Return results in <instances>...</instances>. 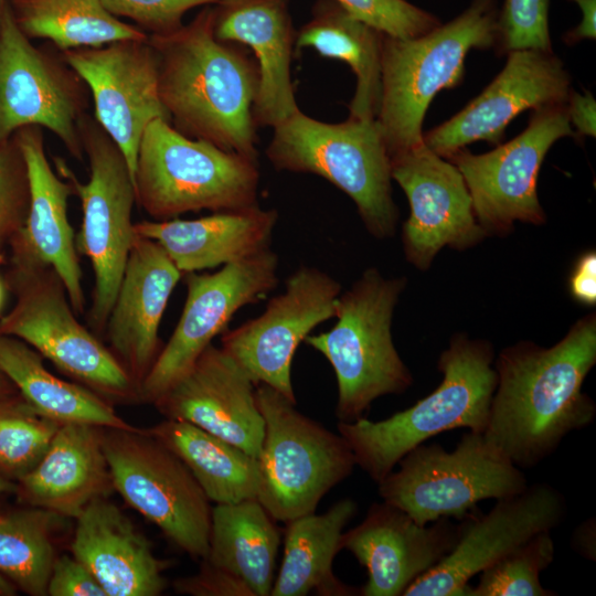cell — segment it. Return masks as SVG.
<instances>
[{
    "instance_id": "obj_1",
    "label": "cell",
    "mask_w": 596,
    "mask_h": 596,
    "mask_svg": "<svg viewBox=\"0 0 596 596\" xmlns=\"http://www.w3.org/2000/svg\"><path fill=\"white\" fill-rule=\"evenodd\" d=\"M596 363V317L577 320L551 348L531 341L502 350L486 441L519 468L550 456L572 432L590 425L594 401L583 383Z\"/></svg>"
},
{
    "instance_id": "obj_2",
    "label": "cell",
    "mask_w": 596,
    "mask_h": 596,
    "mask_svg": "<svg viewBox=\"0 0 596 596\" xmlns=\"http://www.w3.org/2000/svg\"><path fill=\"white\" fill-rule=\"evenodd\" d=\"M159 58V96L181 134L257 159L252 107L256 61L241 44L214 35V4L179 30L149 35Z\"/></svg>"
},
{
    "instance_id": "obj_3",
    "label": "cell",
    "mask_w": 596,
    "mask_h": 596,
    "mask_svg": "<svg viewBox=\"0 0 596 596\" xmlns=\"http://www.w3.org/2000/svg\"><path fill=\"white\" fill-rule=\"evenodd\" d=\"M493 362L489 342L456 334L439 356L443 380L429 395L383 421L339 422L356 466L377 483L403 456L438 434L455 428L482 434L498 382Z\"/></svg>"
},
{
    "instance_id": "obj_4",
    "label": "cell",
    "mask_w": 596,
    "mask_h": 596,
    "mask_svg": "<svg viewBox=\"0 0 596 596\" xmlns=\"http://www.w3.org/2000/svg\"><path fill=\"white\" fill-rule=\"evenodd\" d=\"M496 0H472L454 20L415 38L383 34L376 121L390 158L423 142V121L435 95L459 85L470 50L494 49Z\"/></svg>"
},
{
    "instance_id": "obj_5",
    "label": "cell",
    "mask_w": 596,
    "mask_h": 596,
    "mask_svg": "<svg viewBox=\"0 0 596 596\" xmlns=\"http://www.w3.org/2000/svg\"><path fill=\"white\" fill-rule=\"evenodd\" d=\"M273 129L266 156L276 170L322 177L351 198L372 236L394 235L391 158L375 118L328 124L299 109Z\"/></svg>"
},
{
    "instance_id": "obj_6",
    "label": "cell",
    "mask_w": 596,
    "mask_h": 596,
    "mask_svg": "<svg viewBox=\"0 0 596 596\" xmlns=\"http://www.w3.org/2000/svg\"><path fill=\"white\" fill-rule=\"evenodd\" d=\"M405 285V277L385 278L376 268L365 269L340 294L336 324L304 341L320 352L336 373L339 422L363 417L373 401L402 394L413 383L391 332L393 312Z\"/></svg>"
},
{
    "instance_id": "obj_7",
    "label": "cell",
    "mask_w": 596,
    "mask_h": 596,
    "mask_svg": "<svg viewBox=\"0 0 596 596\" xmlns=\"http://www.w3.org/2000/svg\"><path fill=\"white\" fill-rule=\"evenodd\" d=\"M136 201L151 217L236 210L257 204V159L190 138L156 118L141 137L134 172Z\"/></svg>"
},
{
    "instance_id": "obj_8",
    "label": "cell",
    "mask_w": 596,
    "mask_h": 596,
    "mask_svg": "<svg viewBox=\"0 0 596 596\" xmlns=\"http://www.w3.org/2000/svg\"><path fill=\"white\" fill-rule=\"evenodd\" d=\"M8 281L15 302L0 319V334L24 341L65 375L111 404L140 401L138 386L108 347L77 320L53 267L11 258Z\"/></svg>"
},
{
    "instance_id": "obj_9",
    "label": "cell",
    "mask_w": 596,
    "mask_h": 596,
    "mask_svg": "<svg viewBox=\"0 0 596 596\" xmlns=\"http://www.w3.org/2000/svg\"><path fill=\"white\" fill-rule=\"evenodd\" d=\"M255 398L265 423L257 500L275 521L287 523L315 512L352 473L355 458L339 433L299 412L273 387L256 385Z\"/></svg>"
},
{
    "instance_id": "obj_10",
    "label": "cell",
    "mask_w": 596,
    "mask_h": 596,
    "mask_svg": "<svg viewBox=\"0 0 596 596\" xmlns=\"http://www.w3.org/2000/svg\"><path fill=\"white\" fill-rule=\"evenodd\" d=\"M380 482L382 500L425 525L440 519L462 520L485 499H505L523 491V471L483 438L464 434L455 449L421 444Z\"/></svg>"
},
{
    "instance_id": "obj_11",
    "label": "cell",
    "mask_w": 596,
    "mask_h": 596,
    "mask_svg": "<svg viewBox=\"0 0 596 596\" xmlns=\"http://www.w3.org/2000/svg\"><path fill=\"white\" fill-rule=\"evenodd\" d=\"M79 129L89 164L88 181L81 182L61 158L53 160L81 200L83 219L75 244L89 259L94 272L87 322L92 331L100 336L135 237L131 213L137 201L127 160L116 142L89 113L82 118Z\"/></svg>"
},
{
    "instance_id": "obj_12",
    "label": "cell",
    "mask_w": 596,
    "mask_h": 596,
    "mask_svg": "<svg viewBox=\"0 0 596 596\" xmlns=\"http://www.w3.org/2000/svg\"><path fill=\"white\" fill-rule=\"evenodd\" d=\"M114 490L193 560L207 556L212 507L185 466L146 429L102 427Z\"/></svg>"
},
{
    "instance_id": "obj_13",
    "label": "cell",
    "mask_w": 596,
    "mask_h": 596,
    "mask_svg": "<svg viewBox=\"0 0 596 596\" xmlns=\"http://www.w3.org/2000/svg\"><path fill=\"white\" fill-rule=\"evenodd\" d=\"M89 89L49 42L35 46L17 26L9 3L0 17V142L25 126L51 130L67 152L83 160L79 123Z\"/></svg>"
},
{
    "instance_id": "obj_14",
    "label": "cell",
    "mask_w": 596,
    "mask_h": 596,
    "mask_svg": "<svg viewBox=\"0 0 596 596\" xmlns=\"http://www.w3.org/2000/svg\"><path fill=\"white\" fill-rule=\"evenodd\" d=\"M568 136L575 132L564 104L533 110L520 135L489 152L475 155L462 148L447 158L462 174L487 234H505L517 221L545 222L536 192L539 172L552 145Z\"/></svg>"
},
{
    "instance_id": "obj_15",
    "label": "cell",
    "mask_w": 596,
    "mask_h": 596,
    "mask_svg": "<svg viewBox=\"0 0 596 596\" xmlns=\"http://www.w3.org/2000/svg\"><path fill=\"white\" fill-rule=\"evenodd\" d=\"M277 269L278 256L268 248L215 273L184 274L187 299L181 317L139 386L140 401L153 404L180 380L236 311L277 286Z\"/></svg>"
},
{
    "instance_id": "obj_16",
    "label": "cell",
    "mask_w": 596,
    "mask_h": 596,
    "mask_svg": "<svg viewBox=\"0 0 596 596\" xmlns=\"http://www.w3.org/2000/svg\"><path fill=\"white\" fill-rule=\"evenodd\" d=\"M341 285L328 273L302 265L285 280L262 315L224 330L221 348L255 385L265 384L297 404L291 362L298 345L321 322L336 317Z\"/></svg>"
},
{
    "instance_id": "obj_17",
    "label": "cell",
    "mask_w": 596,
    "mask_h": 596,
    "mask_svg": "<svg viewBox=\"0 0 596 596\" xmlns=\"http://www.w3.org/2000/svg\"><path fill=\"white\" fill-rule=\"evenodd\" d=\"M565 514L564 496L547 483L526 486L515 496L497 500L485 515L465 518L453 550L403 596H467L473 576L534 535L551 532Z\"/></svg>"
},
{
    "instance_id": "obj_18",
    "label": "cell",
    "mask_w": 596,
    "mask_h": 596,
    "mask_svg": "<svg viewBox=\"0 0 596 596\" xmlns=\"http://www.w3.org/2000/svg\"><path fill=\"white\" fill-rule=\"evenodd\" d=\"M61 53L87 85L94 104L93 116L123 151L132 178L147 125L156 118L170 123L159 96L156 50L147 39Z\"/></svg>"
},
{
    "instance_id": "obj_19",
    "label": "cell",
    "mask_w": 596,
    "mask_h": 596,
    "mask_svg": "<svg viewBox=\"0 0 596 596\" xmlns=\"http://www.w3.org/2000/svg\"><path fill=\"white\" fill-rule=\"evenodd\" d=\"M391 175L409 202L402 241L406 259L418 269H427L443 247L465 249L487 235L460 171L424 142L391 157Z\"/></svg>"
},
{
    "instance_id": "obj_20",
    "label": "cell",
    "mask_w": 596,
    "mask_h": 596,
    "mask_svg": "<svg viewBox=\"0 0 596 596\" xmlns=\"http://www.w3.org/2000/svg\"><path fill=\"white\" fill-rule=\"evenodd\" d=\"M570 92V74L552 51L509 52L494 79L459 113L423 134V142L445 159L473 141L498 146L520 113L564 105Z\"/></svg>"
},
{
    "instance_id": "obj_21",
    "label": "cell",
    "mask_w": 596,
    "mask_h": 596,
    "mask_svg": "<svg viewBox=\"0 0 596 596\" xmlns=\"http://www.w3.org/2000/svg\"><path fill=\"white\" fill-rule=\"evenodd\" d=\"M255 389L245 371L211 343L153 405L166 418L191 423L258 458L265 423Z\"/></svg>"
},
{
    "instance_id": "obj_22",
    "label": "cell",
    "mask_w": 596,
    "mask_h": 596,
    "mask_svg": "<svg viewBox=\"0 0 596 596\" xmlns=\"http://www.w3.org/2000/svg\"><path fill=\"white\" fill-rule=\"evenodd\" d=\"M422 525L386 502L373 503L363 521L343 532L340 549L366 568L362 596H400L456 545L460 525L449 519Z\"/></svg>"
},
{
    "instance_id": "obj_23",
    "label": "cell",
    "mask_w": 596,
    "mask_h": 596,
    "mask_svg": "<svg viewBox=\"0 0 596 596\" xmlns=\"http://www.w3.org/2000/svg\"><path fill=\"white\" fill-rule=\"evenodd\" d=\"M181 277L159 243L135 233L104 334L138 390L162 349L160 322Z\"/></svg>"
},
{
    "instance_id": "obj_24",
    "label": "cell",
    "mask_w": 596,
    "mask_h": 596,
    "mask_svg": "<svg viewBox=\"0 0 596 596\" xmlns=\"http://www.w3.org/2000/svg\"><path fill=\"white\" fill-rule=\"evenodd\" d=\"M26 167L30 203L25 224L10 243L11 258L30 259L55 269L76 315L85 310L82 269L67 216L72 183L52 169L43 128L25 126L13 134Z\"/></svg>"
},
{
    "instance_id": "obj_25",
    "label": "cell",
    "mask_w": 596,
    "mask_h": 596,
    "mask_svg": "<svg viewBox=\"0 0 596 596\" xmlns=\"http://www.w3.org/2000/svg\"><path fill=\"white\" fill-rule=\"evenodd\" d=\"M214 35L254 52L259 86L252 115L257 128H274L299 110L290 73L297 31L288 0H221L214 4Z\"/></svg>"
},
{
    "instance_id": "obj_26",
    "label": "cell",
    "mask_w": 596,
    "mask_h": 596,
    "mask_svg": "<svg viewBox=\"0 0 596 596\" xmlns=\"http://www.w3.org/2000/svg\"><path fill=\"white\" fill-rule=\"evenodd\" d=\"M72 555L96 577L107 596H158L167 561L108 497L93 500L75 519Z\"/></svg>"
},
{
    "instance_id": "obj_27",
    "label": "cell",
    "mask_w": 596,
    "mask_h": 596,
    "mask_svg": "<svg viewBox=\"0 0 596 596\" xmlns=\"http://www.w3.org/2000/svg\"><path fill=\"white\" fill-rule=\"evenodd\" d=\"M17 491L29 505L72 519L93 500L108 497L114 487L102 426L63 423L41 460L18 481Z\"/></svg>"
},
{
    "instance_id": "obj_28",
    "label": "cell",
    "mask_w": 596,
    "mask_h": 596,
    "mask_svg": "<svg viewBox=\"0 0 596 596\" xmlns=\"http://www.w3.org/2000/svg\"><path fill=\"white\" fill-rule=\"evenodd\" d=\"M277 221L275 209H263L257 203L195 220L141 221L134 223V232L159 243L184 275L270 248Z\"/></svg>"
},
{
    "instance_id": "obj_29",
    "label": "cell",
    "mask_w": 596,
    "mask_h": 596,
    "mask_svg": "<svg viewBox=\"0 0 596 596\" xmlns=\"http://www.w3.org/2000/svg\"><path fill=\"white\" fill-rule=\"evenodd\" d=\"M356 511L354 500L342 499L322 514L312 512L288 521L284 557L270 595L305 596L311 590L321 596L360 595V589L341 582L332 571L343 529Z\"/></svg>"
},
{
    "instance_id": "obj_30",
    "label": "cell",
    "mask_w": 596,
    "mask_h": 596,
    "mask_svg": "<svg viewBox=\"0 0 596 596\" xmlns=\"http://www.w3.org/2000/svg\"><path fill=\"white\" fill-rule=\"evenodd\" d=\"M383 34L334 0H316L311 18L297 31L296 50L312 47L322 57L347 63L354 73L356 87L349 117L376 118Z\"/></svg>"
},
{
    "instance_id": "obj_31",
    "label": "cell",
    "mask_w": 596,
    "mask_h": 596,
    "mask_svg": "<svg viewBox=\"0 0 596 596\" xmlns=\"http://www.w3.org/2000/svg\"><path fill=\"white\" fill-rule=\"evenodd\" d=\"M279 544L275 520L257 498L212 507L204 560L241 578L254 596L270 595Z\"/></svg>"
},
{
    "instance_id": "obj_32",
    "label": "cell",
    "mask_w": 596,
    "mask_h": 596,
    "mask_svg": "<svg viewBox=\"0 0 596 596\" xmlns=\"http://www.w3.org/2000/svg\"><path fill=\"white\" fill-rule=\"evenodd\" d=\"M0 372L19 390L26 403L60 423L136 428L98 394L52 374L44 366L41 354L15 337L0 334Z\"/></svg>"
},
{
    "instance_id": "obj_33",
    "label": "cell",
    "mask_w": 596,
    "mask_h": 596,
    "mask_svg": "<svg viewBox=\"0 0 596 596\" xmlns=\"http://www.w3.org/2000/svg\"><path fill=\"white\" fill-rule=\"evenodd\" d=\"M146 430L185 464L210 501L223 504L257 498V458L184 421L166 418Z\"/></svg>"
},
{
    "instance_id": "obj_34",
    "label": "cell",
    "mask_w": 596,
    "mask_h": 596,
    "mask_svg": "<svg viewBox=\"0 0 596 596\" xmlns=\"http://www.w3.org/2000/svg\"><path fill=\"white\" fill-rule=\"evenodd\" d=\"M8 3L17 26L26 38L46 40L60 52L149 38L138 26L113 15L102 0H8Z\"/></svg>"
},
{
    "instance_id": "obj_35",
    "label": "cell",
    "mask_w": 596,
    "mask_h": 596,
    "mask_svg": "<svg viewBox=\"0 0 596 596\" xmlns=\"http://www.w3.org/2000/svg\"><path fill=\"white\" fill-rule=\"evenodd\" d=\"M61 518L33 507L0 513V573L29 595H47L57 557L54 532Z\"/></svg>"
},
{
    "instance_id": "obj_36",
    "label": "cell",
    "mask_w": 596,
    "mask_h": 596,
    "mask_svg": "<svg viewBox=\"0 0 596 596\" xmlns=\"http://www.w3.org/2000/svg\"><path fill=\"white\" fill-rule=\"evenodd\" d=\"M62 424L23 398H0V476L19 481L31 471Z\"/></svg>"
},
{
    "instance_id": "obj_37",
    "label": "cell",
    "mask_w": 596,
    "mask_h": 596,
    "mask_svg": "<svg viewBox=\"0 0 596 596\" xmlns=\"http://www.w3.org/2000/svg\"><path fill=\"white\" fill-rule=\"evenodd\" d=\"M550 531L541 532L480 573L467 596H555L541 585L540 574L554 560Z\"/></svg>"
},
{
    "instance_id": "obj_38",
    "label": "cell",
    "mask_w": 596,
    "mask_h": 596,
    "mask_svg": "<svg viewBox=\"0 0 596 596\" xmlns=\"http://www.w3.org/2000/svg\"><path fill=\"white\" fill-rule=\"evenodd\" d=\"M550 0H504L498 14L494 49L552 51L549 30Z\"/></svg>"
},
{
    "instance_id": "obj_39",
    "label": "cell",
    "mask_w": 596,
    "mask_h": 596,
    "mask_svg": "<svg viewBox=\"0 0 596 596\" xmlns=\"http://www.w3.org/2000/svg\"><path fill=\"white\" fill-rule=\"evenodd\" d=\"M29 203L26 167L12 136L0 142V253L23 228Z\"/></svg>"
},
{
    "instance_id": "obj_40",
    "label": "cell",
    "mask_w": 596,
    "mask_h": 596,
    "mask_svg": "<svg viewBox=\"0 0 596 596\" xmlns=\"http://www.w3.org/2000/svg\"><path fill=\"white\" fill-rule=\"evenodd\" d=\"M351 14L387 35L415 38L440 24L432 13L406 0H334Z\"/></svg>"
},
{
    "instance_id": "obj_41",
    "label": "cell",
    "mask_w": 596,
    "mask_h": 596,
    "mask_svg": "<svg viewBox=\"0 0 596 596\" xmlns=\"http://www.w3.org/2000/svg\"><path fill=\"white\" fill-rule=\"evenodd\" d=\"M221 0H102L116 18H127L148 35H166L183 25L184 14Z\"/></svg>"
},
{
    "instance_id": "obj_42",
    "label": "cell",
    "mask_w": 596,
    "mask_h": 596,
    "mask_svg": "<svg viewBox=\"0 0 596 596\" xmlns=\"http://www.w3.org/2000/svg\"><path fill=\"white\" fill-rule=\"evenodd\" d=\"M173 588L193 596H254L241 578L205 560L196 574L175 579Z\"/></svg>"
},
{
    "instance_id": "obj_43",
    "label": "cell",
    "mask_w": 596,
    "mask_h": 596,
    "mask_svg": "<svg viewBox=\"0 0 596 596\" xmlns=\"http://www.w3.org/2000/svg\"><path fill=\"white\" fill-rule=\"evenodd\" d=\"M46 593L50 596H107L91 571L68 554L56 557Z\"/></svg>"
},
{
    "instance_id": "obj_44",
    "label": "cell",
    "mask_w": 596,
    "mask_h": 596,
    "mask_svg": "<svg viewBox=\"0 0 596 596\" xmlns=\"http://www.w3.org/2000/svg\"><path fill=\"white\" fill-rule=\"evenodd\" d=\"M573 298L584 305L596 302V254L594 251L583 254L575 264L570 278Z\"/></svg>"
},
{
    "instance_id": "obj_45",
    "label": "cell",
    "mask_w": 596,
    "mask_h": 596,
    "mask_svg": "<svg viewBox=\"0 0 596 596\" xmlns=\"http://www.w3.org/2000/svg\"><path fill=\"white\" fill-rule=\"evenodd\" d=\"M566 111L571 126L573 125L576 129V137L596 136V102L589 92L579 94L571 89L566 100Z\"/></svg>"
},
{
    "instance_id": "obj_46",
    "label": "cell",
    "mask_w": 596,
    "mask_h": 596,
    "mask_svg": "<svg viewBox=\"0 0 596 596\" xmlns=\"http://www.w3.org/2000/svg\"><path fill=\"white\" fill-rule=\"evenodd\" d=\"M578 4L582 11L581 23L564 34L563 41L574 45L583 40L596 38V0H571Z\"/></svg>"
},
{
    "instance_id": "obj_47",
    "label": "cell",
    "mask_w": 596,
    "mask_h": 596,
    "mask_svg": "<svg viewBox=\"0 0 596 596\" xmlns=\"http://www.w3.org/2000/svg\"><path fill=\"white\" fill-rule=\"evenodd\" d=\"M595 530V519H589L579 524L572 536L573 549L592 561L596 558Z\"/></svg>"
},
{
    "instance_id": "obj_48",
    "label": "cell",
    "mask_w": 596,
    "mask_h": 596,
    "mask_svg": "<svg viewBox=\"0 0 596 596\" xmlns=\"http://www.w3.org/2000/svg\"><path fill=\"white\" fill-rule=\"evenodd\" d=\"M15 594V586L11 584L6 576L0 574V596H8Z\"/></svg>"
},
{
    "instance_id": "obj_49",
    "label": "cell",
    "mask_w": 596,
    "mask_h": 596,
    "mask_svg": "<svg viewBox=\"0 0 596 596\" xmlns=\"http://www.w3.org/2000/svg\"><path fill=\"white\" fill-rule=\"evenodd\" d=\"M13 389L12 383L0 372V398L11 395Z\"/></svg>"
},
{
    "instance_id": "obj_50",
    "label": "cell",
    "mask_w": 596,
    "mask_h": 596,
    "mask_svg": "<svg viewBox=\"0 0 596 596\" xmlns=\"http://www.w3.org/2000/svg\"><path fill=\"white\" fill-rule=\"evenodd\" d=\"M17 485L0 476V493L2 492H15Z\"/></svg>"
},
{
    "instance_id": "obj_51",
    "label": "cell",
    "mask_w": 596,
    "mask_h": 596,
    "mask_svg": "<svg viewBox=\"0 0 596 596\" xmlns=\"http://www.w3.org/2000/svg\"><path fill=\"white\" fill-rule=\"evenodd\" d=\"M4 299H6V287H4L3 281L0 278V312L2 310Z\"/></svg>"
},
{
    "instance_id": "obj_52",
    "label": "cell",
    "mask_w": 596,
    "mask_h": 596,
    "mask_svg": "<svg viewBox=\"0 0 596 596\" xmlns=\"http://www.w3.org/2000/svg\"><path fill=\"white\" fill-rule=\"evenodd\" d=\"M8 7V0H0V17L3 14Z\"/></svg>"
}]
</instances>
